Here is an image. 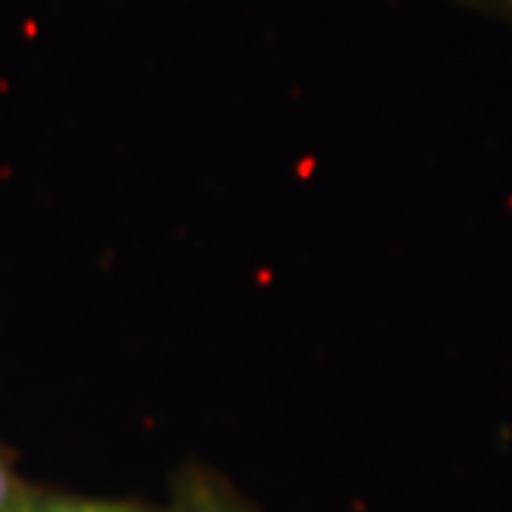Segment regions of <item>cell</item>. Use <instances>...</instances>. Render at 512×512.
<instances>
[{
	"mask_svg": "<svg viewBox=\"0 0 512 512\" xmlns=\"http://www.w3.org/2000/svg\"><path fill=\"white\" fill-rule=\"evenodd\" d=\"M23 512H163L137 504V501H114V498H86V495L32 493ZM168 512V510H165Z\"/></svg>",
	"mask_w": 512,
	"mask_h": 512,
	"instance_id": "cell-2",
	"label": "cell"
},
{
	"mask_svg": "<svg viewBox=\"0 0 512 512\" xmlns=\"http://www.w3.org/2000/svg\"><path fill=\"white\" fill-rule=\"evenodd\" d=\"M168 512H251L245 504L222 481L202 473V470H188L177 481V495Z\"/></svg>",
	"mask_w": 512,
	"mask_h": 512,
	"instance_id": "cell-1",
	"label": "cell"
},
{
	"mask_svg": "<svg viewBox=\"0 0 512 512\" xmlns=\"http://www.w3.org/2000/svg\"><path fill=\"white\" fill-rule=\"evenodd\" d=\"M35 490H29L0 456V512H23Z\"/></svg>",
	"mask_w": 512,
	"mask_h": 512,
	"instance_id": "cell-3",
	"label": "cell"
},
{
	"mask_svg": "<svg viewBox=\"0 0 512 512\" xmlns=\"http://www.w3.org/2000/svg\"><path fill=\"white\" fill-rule=\"evenodd\" d=\"M461 6L473 9L484 18L501 20V23H510L512 26V0H456Z\"/></svg>",
	"mask_w": 512,
	"mask_h": 512,
	"instance_id": "cell-4",
	"label": "cell"
}]
</instances>
